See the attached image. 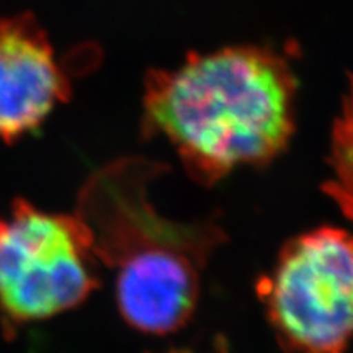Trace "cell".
Here are the masks:
<instances>
[{"label":"cell","instance_id":"1","mask_svg":"<svg viewBox=\"0 0 353 353\" xmlns=\"http://www.w3.org/2000/svg\"><path fill=\"white\" fill-rule=\"evenodd\" d=\"M294 76L275 52L228 48L149 79L144 114L190 174L213 183L283 151L294 131Z\"/></svg>","mask_w":353,"mask_h":353},{"label":"cell","instance_id":"2","mask_svg":"<svg viewBox=\"0 0 353 353\" xmlns=\"http://www.w3.org/2000/svg\"><path fill=\"white\" fill-rule=\"evenodd\" d=\"M77 218L95 259L114 270L118 307L128 324L149 334L182 327L196 306L201 268L223 232L213 224L162 219L125 170L94 180Z\"/></svg>","mask_w":353,"mask_h":353},{"label":"cell","instance_id":"3","mask_svg":"<svg viewBox=\"0 0 353 353\" xmlns=\"http://www.w3.org/2000/svg\"><path fill=\"white\" fill-rule=\"evenodd\" d=\"M95 260L77 216L15 200L0 216V311L21 324L76 307L99 285Z\"/></svg>","mask_w":353,"mask_h":353},{"label":"cell","instance_id":"4","mask_svg":"<svg viewBox=\"0 0 353 353\" xmlns=\"http://www.w3.org/2000/svg\"><path fill=\"white\" fill-rule=\"evenodd\" d=\"M260 291L290 353H347L353 317L350 234L321 228L294 237Z\"/></svg>","mask_w":353,"mask_h":353},{"label":"cell","instance_id":"5","mask_svg":"<svg viewBox=\"0 0 353 353\" xmlns=\"http://www.w3.org/2000/svg\"><path fill=\"white\" fill-rule=\"evenodd\" d=\"M68 95L65 74L33 17L0 19V139L38 130Z\"/></svg>","mask_w":353,"mask_h":353}]
</instances>
